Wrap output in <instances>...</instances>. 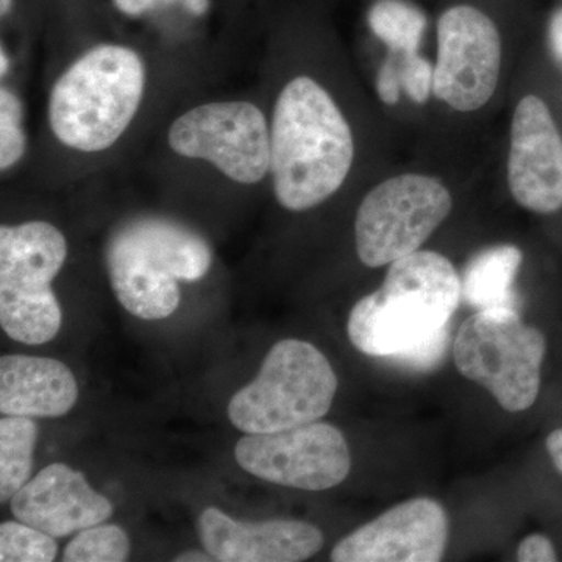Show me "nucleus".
<instances>
[{"mask_svg": "<svg viewBox=\"0 0 562 562\" xmlns=\"http://www.w3.org/2000/svg\"><path fill=\"white\" fill-rule=\"evenodd\" d=\"M79 398L68 366L52 358L5 355L0 360V413L3 416L60 417Z\"/></svg>", "mask_w": 562, "mask_h": 562, "instance_id": "obj_16", "label": "nucleus"}, {"mask_svg": "<svg viewBox=\"0 0 562 562\" xmlns=\"http://www.w3.org/2000/svg\"><path fill=\"white\" fill-rule=\"evenodd\" d=\"M11 5H13V0H0V10H2V16L10 13Z\"/></svg>", "mask_w": 562, "mask_h": 562, "instance_id": "obj_32", "label": "nucleus"}, {"mask_svg": "<svg viewBox=\"0 0 562 562\" xmlns=\"http://www.w3.org/2000/svg\"><path fill=\"white\" fill-rule=\"evenodd\" d=\"M38 428L32 417L3 416L0 419V502L31 482L33 452Z\"/></svg>", "mask_w": 562, "mask_h": 562, "instance_id": "obj_18", "label": "nucleus"}, {"mask_svg": "<svg viewBox=\"0 0 562 562\" xmlns=\"http://www.w3.org/2000/svg\"><path fill=\"white\" fill-rule=\"evenodd\" d=\"M522 251L514 246H497L480 251L465 268L461 295L468 305L479 310H517L514 280L522 265Z\"/></svg>", "mask_w": 562, "mask_h": 562, "instance_id": "obj_17", "label": "nucleus"}, {"mask_svg": "<svg viewBox=\"0 0 562 562\" xmlns=\"http://www.w3.org/2000/svg\"><path fill=\"white\" fill-rule=\"evenodd\" d=\"M116 9L127 16H140L160 3V0H113Z\"/></svg>", "mask_w": 562, "mask_h": 562, "instance_id": "obj_26", "label": "nucleus"}, {"mask_svg": "<svg viewBox=\"0 0 562 562\" xmlns=\"http://www.w3.org/2000/svg\"><path fill=\"white\" fill-rule=\"evenodd\" d=\"M235 458L257 479L302 491L331 490L351 468L342 432L317 420L290 430L250 432L236 443Z\"/></svg>", "mask_w": 562, "mask_h": 562, "instance_id": "obj_10", "label": "nucleus"}, {"mask_svg": "<svg viewBox=\"0 0 562 562\" xmlns=\"http://www.w3.org/2000/svg\"><path fill=\"white\" fill-rule=\"evenodd\" d=\"M0 60H2V66H0V76L5 77V74L9 72L10 69V60L9 55H7L5 49L2 47V54H0Z\"/></svg>", "mask_w": 562, "mask_h": 562, "instance_id": "obj_31", "label": "nucleus"}, {"mask_svg": "<svg viewBox=\"0 0 562 562\" xmlns=\"http://www.w3.org/2000/svg\"><path fill=\"white\" fill-rule=\"evenodd\" d=\"M369 25L391 50L412 55L419 49L427 18L406 0H379L369 13Z\"/></svg>", "mask_w": 562, "mask_h": 562, "instance_id": "obj_19", "label": "nucleus"}, {"mask_svg": "<svg viewBox=\"0 0 562 562\" xmlns=\"http://www.w3.org/2000/svg\"><path fill=\"white\" fill-rule=\"evenodd\" d=\"M269 124V179L281 209L313 210L339 191L353 166V133L319 81L297 76L284 83Z\"/></svg>", "mask_w": 562, "mask_h": 562, "instance_id": "obj_2", "label": "nucleus"}, {"mask_svg": "<svg viewBox=\"0 0 562 562\" xmlns=\"http://www.w3.org/2000/svg\"><path fill=\"white\" fill-rule=\"evenodd\" d=\"M547 450H549L550 457L554 468L562 473V428L561 430H554L552 435L547 439Z\"/></svg>", "mask_w": 562, "mask_h": 562, "instance_id": "obj_28", "label": "nucleus"}, {"mask_svg": "<svg viewBox=\"0 0 562 562\" xmlns=\"http://www.w3.org/2000/svg\"><path fill=\"white\" fill-rule=\"evenodd\" d=\"M166 144L181 160L210 166L238 187L271 176V124L247 99H216L184 110L169 124Z\"/></svg>", "mask_w": 562, "mask_h": 562, "instance_id": "obj_8", "label": "nucleus"}, {"mask_svg": "<svg viewBox=\"0 0 562 562\" xmlns=\"http://www.w3.org/2000/svg\"><path fill=\"white\" fill-rule=\"evenodd\" d=\"M176 562H210L216 561L214 558H211L209 552H198V550H191V552L180 553L179 557L173 558Z\"/></svg>", "mask_w": 562, "mask_h": 562, "instance_id": "obj_30", "label": "nucleus"}, {"mask_svg": "<svg viewBox=\"0 0 562 562\" xmlns=\"http://www.w3.org/2000/svg\"><path fill=\"white\" fill-rule=\"evenodd\" d=\"M149 87V66L135 47L95 44L52 85L47 125L70 154L94 157L113 149L131 131Z\"/></svg>", "mask_w": 562, "mask_h": 562, "instance_id": "obj_3", "label": "nucleus"}, {"mask_svg": "<svg viewBox=\"0 0 562 562\" xmlns=\"http://www.w3.org/2000/svg\"><path fill=\"white\" fill-rule=\"evenodd\" d=\"M405 57L403 68L398 70L402 88L414 102H427L432 91L435 68H432L430 61L425 60L417 54L405 55Z\"/></svg>", "mask_w": 562, "mask_h": 562, "instance_id": "obj_23", "label": "nucleus"}, {"mask_svg": "<svg viewBox=\"0 0 562 562\" xmlns=\"http://www.w3.org/2000/svg\"><path fill=\"white\" fill-rule=\"evenodd\" d=\"M58 553L54 536L21 522L0 525V561L52 562Z\"/></svg>", "mask_w": 562, "mask_h": 562, "instance_id": "obj_21", "label": "nucleus"}, {"mask_svg": "<svg viewBox=\"0 0 562 562\" xmlns=\"http://www.w3.org/2000/svg\"><path fill=\"white\" fill-rule=\"evenodd\" d=\"M131 557V539L117 525H95L81 530L66 546V562H122Z\"/></svg>", "mask_w": 562, "mask_h": 562, "instance_id": "obj_20", "label": "nucleus"}, {"mask_svg": "<svg viewBox=\"0 0 562 562\" xmlns=\"http://www.w3.org/2000/svg\"><path fill=\"white\" fill-rule=\"evenodd\" d=\"M517 560L522 562H553L558 560L553 543L542 535H531L520 542Z\"/></svg>", "mask_w": 562, "mask_h": 562, "instance_id": "obj_24", "label": "nucleus"}, {"mask_svg": "<svg viewBox=\"0 0 562 562\" xmlns=\"http://www.w3.org/2000/svg\"><path fill=\"white\" fill-rule=\"evenodd\" d=\"M546 338L517 310L490 308L462 322L453 353L458 371L509 413L535 405L541 390Z\"/></svg>", "mask_w": 562, "mask_h": 562, "instance_id": "obj_7", "label": "nucleus"}, {"mask_svg": "<svg viewBox=\"0 0 562 562\" xmlns=\"http://www.w3.org/2000/svg\"><path fill=\"white\" fill-rule=\"evenodd\" d=\"M449 541V517L431 498H413L362 525L331 552L335 562H438Z\"/></svg>", "mask_w": 562, "mask_h": 562, "instance_id": "obj_12", "label": "nucleus"}, {"mask_svg": "<svg viewBox=\"0 0 562 562\" xmlns=\"http://www.w3.org/2000/svg\"><path fill=\"white\" fill-rule=\"evenodd\" d=\"M11 513L21 522L63 538L109 520L114 506L95 492L83 473L69 465H47L10 501Z\"/></svg>", "mask_w": 562, "mask_h": 562, "instance_id": "obj_14", "label": "nucleus"}, {"mask_svg": "<svg viewBox=\"0 0 562 562\" xmlns=\"http://www.w3.org/2000/svg\"><path fill=\"white\" fill-rule=\"evenodd\" d=\"M401 74L390 58L380 69L379 80H376L380 99L387 105H394L401 99Z\"/></svg>", "mask_w": 562, "mask_h": 562, "instance_id": "obj_25", "label": "nucleus"}, {"mask_svg": "<svg viewBox=\"0 0 562 562\" xmlns=\"http://www.w3.org/2000/svg\"><path fill=\"white\" fill-rule=\"evenodd\" d=\"M161 2H176V0H160ZM181 5L184 7L191 14L195 16H202L209 10V0H179Z\"/></svg>", "mask_w": 562, "mask_h": 562, "instance_id": "obj_29", "label": "nucleus"}, {"mask_svg": "<svg viewBox=\"0 0 562 562\" xmlns=\"http://www.w3.org/2000/svg\"><path fill=\"white\" fill-rule=\"evenodd\" d=\"M508 183L524 209L541 214L562 209V138L538 95H527L514 111Z\"/></svg>", "mask_w": 562, "mask_h": 562, "instance_id": "obj_13", "label": "nucleus"}, {"mask_svg": "<svg viewBox=\"0 0 562 562\" xmlns=\"http://www.w3.org/2000/svg\"><path fill=\"white\" fill-rule=\"evenodd\" d=\"M549 40L554 55L562 63V9L558 10L550 21Z\"/></svg>", "mask_w": 562, "mask_h": 562, "instance_id": "obj_27", "label": "nucleus"}, {"mask_svg": "<svg viewBox=\"0 0 562 562\" xmlns=\"http://www.w3.org/2000/svg\"><path fill=\"white\" fill-rule=\"evenodd\" d=\"M502 40L494 22L469 5L447 10L438 22L432 92L453 110L486 105L501 76Z\"/></svg>", "mask_w": 562, "mask_h": 562, "instance_id": "obj_11", "label": "nucleus"}, {"mask_svg": "<svg viewBox=\"0 0 562 562\" xmlns=\"http://www.w3.org/2000/svg\"><path fill=\"white\" fill-rule=\"evenodd\" d=\"M461 299L452 262L436 251L417 250L391 262L380 290L353 306L347 335L368 357L428 371L446 355Z\"/></svg>", "mask_w": 562, "mask_h": 562, "instance_id": "obj_1", "label": "nucleus"}, {"mask_svg": "<svg viewBox=\"0 0 562 562\" xmlns=\"http://www.w3.org/2000/svg\"><path fill=\"white\" fill-rule=\"evenodd\" d=\"M66 236L47 221L0 227V325L13 341L40 346L61 328L52 281L68 258Z\"/></svg>", "mask_w": 562, "mask_h": 562, "instance_id": "obj_5", "label": "nucleus"}, {"mask_svg": "<svg viewBox=\"0 0 562 562\" xmlns=\"http://www.w3.org/2000/svg\"><path fill=\"white\" fill-rule=\"evenodd\" d=\"M336 391L327 357L313 344L284 339L269 350L257 379L233 395L228 419L246 435L290 430L322 419Z\"/></svg>", "mask_w": 562, "mask_h": 562, "instance_id": "obj_6", "label": "nucleus"}, {"mask_svg": "<svg viewBox=\"0 0 562 562\" xmlns=\"http://www.w3.org/2000/svg\"><path fill=\"white\" fill-rule=\"evenodd\" d=\"M199 532L206 552L222 562H299L322 546L319 528L301 520L239 522L217 508L203 509Z\"/></svg>", "mask_w": 562, "mask_h": 562, "instance_id": "obj_15", "label": "nucleus"}, {"mask_svg": "<svg viewBox=\"0 0 562 562\" xmlns=\"http://www.w3.org/2000/svg\"><path fill=\"white\" fill-rule=\"evenodd\" d=\"M449 190L417 173L394 177L362 199L355 220L357 254L368 268H382L420 249L452 211Z\"/></svg>", "mask_w": 562, "mask_h": 562, "instance_id": "obj_9", "label": "nucleus"}, {"mask_svg": "<svg viewBox=\"0 0 562 562\" xmlns=\"http://www.w3.org/2000/svg\"><path fill=\"white\" fill-rule=\"evenodd\" d=\"M27 154V133L24 127V106L21 98L9 87L0 90V169L2 173L16 168Z\"/></svg>", "mask_w": 562, "mask_h": 562, "instance_id": "obj_22", "label": "nucleus"}, {"mask_svg": "<svg viewBox=\"0 0 562 562\" xmlns=\"http://www.w3.org/2000/svg\"><path fill=\"white\" fill-rule=\"evenodd\" d=\"M103 255L117 302L144 321L172 316L181 301L180 281L205 279L213 265V250L201 233L157 214L120 222Z\"/></svg>", "mask_w": 562, "mask_h": 562, "instance_id": "obj_4", "label": "nucleus"}]
</instances>
